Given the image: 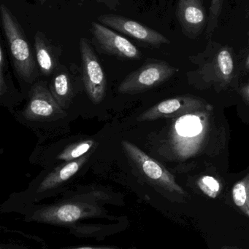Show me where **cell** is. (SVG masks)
I'll return each mask as SVG.
<instances>
[{
	"mask_svg": "<svg viewBox=\"0 0 249 249\" xmlns=\"http://www.w3.org/2000/svg\"><path fill=\"white\" fill-rule=\"evenodd\" d=\"M49 89L62 109L68 107L74 96V90L70 74L67 70H64V67H61L56 73Z\"/></svg>",
	"mask_w": 249,
	"mask_h": 249,
	"instance_id": "12",
	"label": "cell"
},
{
	"mask_svg": "<svg viewBox=\"0 0 249 249\" xmlns=\"http://www.w3.org/2000/svg\"><path fill=\"white\" fill-rule=\"evenodd\" d=\"M79 48L85 89L92 103L99 105L106 95L107 78L105 71L86 38H80Z\"/></svg>",
	"mask_w": 249,
	"mask_h": 249,
	"instance_id": "4",
	"label": "cell"
},
{
	"mask_svg": "<svg viewBox=\"0 0 249 249\" xmlns=\"http://www.w3.org/2000/svg\"><path fill=\"white\" fill-rule=\"evenodd\" d=\"M232 196L235 206L249 217V174L233 186Z\"/></svg>",
	"mask_w": 249,
	"mask_h": 249,
	"instance_id": "14",
	"label": "cell"
},
{
	"mask_svg": "<svg viewBox=\"0 0 249 249\" xmlns=\"http://www.w3.org/2000/svg\"><path fill=\"white\" fill-rule=\"evenodd\" d=\"M211 107L209 104L192 96H178L167 99L143 112L137 117L139 122L156 121L161 118H174L196 113Z\"/></svg>",
	"mask_w": 249,
	"mask_h": 249,
	"instance_id": "8",
	"label": "cell"
},
{
	"mask_svg": "<svg viewBox=\"0 0 249 249\" xmlns=\"http://www.w3.org/2000/svg\"><path fill=\"white\" fill-rule=\"evenodd\" d=\"M176 68L159 60L149 59L125 77L118 88L122 94H137L151 90L172 77Z\"/></svg>",
	"mask_w": 249,
	"mask_h": 249,
	"instance_id": "2",
	"label": "cell"
},
{
	"mask_svg": "<svg viewBox=\"0 0 249 249\" xmlns=\"http://www.w3.org/2000/svg\"><path fill=\"white\" fill-rule=\"evenodd\" d=\"M89 155H86L75 160L66 162L57 166L52 172L50 173L39 184L38 192L45 191L55 188L60 184L67 181L78 172L89 159Z\"/></svg>",
	"mask_w": 249,
	"mask_h": 249,
	"instance_id": "11",
	"label": "cell"
},
{
	"mask_svg": "<svg viewBox=\"0 0 249 249\" xmlns=\"http://www.w3.org/2000/svg\"><path fill=\"white\" fill-rule=\"evenodd\" d=\"M224 0H211L209 9V18H208L206 34L208 36H211L216 30L219 23V17L222 13Z\"/></svg>",
	"mask_w": 249,
	"mask_h": 249,
	"instance_id": "18",
	"label": "cell"
},
{
	"mask_svg": "<svg viewBox=\"0 0 249 249\" xmlns=\"http://www.w3.org/2000/svg\"><path fill=\"white\" fill-rule=\"evenodd\" d=\"M64 109L57 103L50 89L42 82L35 83L30 91L29 102L23 112L29 121H51L63 118Z\"/></svg>",
	"mask_w": 249,
	"mask_h": 249,
	"instance_id": "7",
	"label": "cell"
},
{
	"mask_svg": "<svg viewBox=\"0 0 249 249\" xmlns=\"http://www.w3.org/2000/svg\"><path fill=\"white\" fill-rule=\"evenodd\" d=\"M38 1H39V2L41 3V4H44V3H45V1H47V0H38Z\"/></svg>",
	"mask_w": 249,
	"mask_h": 249,
	"instance_id": "24",
	"label": "cell"
},
{
	"mask_svg": "<svg viewBox=\"0 0 249 249\" xmlns=\"http://www.w3.org/2000/svg\"><path fill=\"white\" fill-rule=\"evenodd\" d=\"M6 67V55L2 45L0 47V95L1 96L7 91V85L4 77V70Z\"/></svg>",
	"mask_w": 249,
	"mask_h": 249,
	"instance_id": "19",
	"label": "cell"
},
{
	"mask_svg": "<svg viewBox=\"0 0 249 249\" xmlns=\"http://www.w3.org/2000/svg\"><path fill=\"white\" fill-rule=\"evenodd\" d=\"M246 67L249 70V55L248 58H247V62H246Z\"/></svg>",
	"mask_w": 249,
	"mask_h": 249,
	"instance_id": "22",
	"label": "cell"
},
{
	"mask_svg": "<svg viewBox=\"0 0 249 249\" xmlns=\"http://www.w3.org/2000/svg\"><path fill=\"white\" fill-rule=\"evenodd\" d=\"M86 0H80V2H83ZM97 3L104 4L105 7L109 8L110 10H115L119 4L118 0H95Z\"/></svg>",
	"mask_w": 249,
	"mask_h": 249,
	"instance_id": "20",
	"label": "cell"
},
{
	"mask_svg": "<svg viewBox=\"0 0 249 249\" xmlns=\"http://www.w3.org/2000/svg\"><path fill=\"white\" fill-rule=\"evenodd\" d=\"M57 217L63 222H73L78 220L82 215L81 208L77 204L67 203L58 208Z\"/></svg>",
	"mask_w": 249,
	"mask_h": 249,
	"instance_id": "16",
	"label": "cell"
},
{
	"mask_svg": "<svg viewBox=\"0 0 249 249\" xmlns=\"http://www.w3.org/2000/svg\"><path fill=\"white\" fill-rule=\"evenodd\" d=\"M121 144L127 157L151 182L171 193L185 194V191L178 185L173 176L160 162L151 158L132 142L124 140Z\"/></svg>",
	"mask_w": 249,
	"mask_h": 249,
	"instance_id": "3",
	"label": "cell"
},
{
	"mask_svg": "<svg viewBox=\"0 0 249 249\" xmlns=\"http://www.w3.org/2000/svg\"><path fill=\"white\" fill-rule=\"evenodd\" d=\"M93 43L100 52L123 60H139L141 51L128 39L114 29L98 23H91Z\"/></svg>",
	"mask_w": 249,
	"mask_h": 249,
	"instance_id": "5",
	"label": "cell"
},
{
	"mask_svg": "<svg viewBox=\"0 0 249 249\" xmlns=\"http://www.w3.org/2000/svg\"><path fill=\"white\" fill-rule=\"evenodd\" d=\"M35 49L36 61L41 73L51 75L58 66L59 51L46 35L38 31L35 35Z\"/></svg>",
	"mask_w": 249,
	"mask_h": 249,
	"instance_id": "10",
	"label": "cell"
},
{
	"mask_svg": "<svg viewBox=\"0 0 249 249\" xmlns=\"http://www.w3.org/2000/svg\"><path fill=\"white\" fill-rule=\"evenodd\" d=\"M97 20L99 23L115 32L127 35L148 46L159 47L165 44L171 43L170 39L162 34L126 16L103 14L98 16Z\"/></svg>",
	"mask_w": 249,
	"mask_h": 249,
	"instance_id": "6",
	"label": "cell"
},
{
	"mask_svg": "<svg viewBox=\"0 0 249 249\" xmlns=\"http://www.w3.org/2000/svg\"><path fill=\"white\" fill-rule=\"evenodd\" d=\"M175 13L187 37L196 39L206 29L209 17L201 0H178Z\"/></svg>",
	"mask_w": 249,
	"mask_h": 249,
	"instance_id": "9",
	"label": "cell"
},
{
	"mask_svg": "<svg viewBox=\"0 0 249 249\" xmlns=\"http://www.w3.org/2000/svg\"><path fill=\"white\" fill-rule=\"evenodd\" d=\"M95 143V141L89 139V140L80 141L69 145L58 155L57 159L65 161V162H70V161L78 159L87 155L88 152L93 147Z\"/></svg>",
	"mask_w": 249,
	"mask_h": 249,
	"instance_id": "15",
	"label": "cell"
},
{
	"mask_svg": "<svg viewBox=\"0 0 249 249\" xmlns=\"http://www.w3.org/2000/svg\"><path fill=\"white\" fill-rule=\"evenodd\" d=\"M222 249H233L230 248V247H222Z\"/></svg>",
	"mask_w": 249,
	"mask_h": 249,
	"instance_id": "25",
	"label": "cell"
},
{
	"mask_svg": "<svg viewBox=\"0 0 249 249\" xmlns=\"http://www.w3.org/2000/svg\"><path fill=\"white\" fill-rule=\"evenodd\" d=\"M241 96H242L244 102L249 105V83L243 88L242 90H241Z\"/></svg>",
	"mask_w": 249,
	"mask_h": 249,
	"instance_id": "21",
	"label": "cell"
},
{
	"mask_svg": "<svg viewBox=\"0 0 249 249\" xmlns=\"http://www.w3.org/2000/svg\"><path fill=\"white\" fill-rule=\"evenodd\" d=\"M214 65L219 77L230 82L232 77L234 70V61L230 48L228 46L218 45L217 51L215 53Z\"/></svg>",
	"mask_w": 249,
	"mask_h": 249,
	"instance_id": "13",
	"label": "cell"
},
{
	"mask_svg": "<svg viewBox=\"0 0 249 249\" xmlns=\"http://www.w3.org/2000/svg\"><path fill=\"white\" fill-rule=\"evenodd\" d=\"M248 36H249V33H248Z\"/></svg>",
	"mask_w": 249,
	"mask_h": 249,
	"instance_id": "26",
	"label": "cell"
},
{
	"mask_svg": "<svg viewBox=\"0 0 249 249\" xmlns=\"http://www.w3.org/2000/svg\"><path fill=\"white\" fill-rule=\"evenodd\" d=\"M197 184L200 190L211 198H216L220 193V183L211 176H203L200 177Z\"/></svg>",
	"mask_w": 249,
	"mask_h": 249,
	"instance_id": "17",
	"label": "cell"
},
{
	"mask_svg": "<svg viewBox=\"0 0 249 249\" xmlns=\"http://www.w3.org/2000/svg\"><path fill=\"white\" fill-rule=\"evenodd\" d=\"M77 249H93L90 248V247H83V248H80Z\"/></svg>",
	"mask_w": 249,
	"mask_h": 249,
	"instance_id": "23",
	"label": "cell"
},
{
	"mask_svg": "<svg viewBox=\"0 0 249 249\" xmlns=\"http://www.w3.org/2000/svg\"><path fill=\"white\" fill-rule=\"evenodd\" d=\"M0 16L15 70L26 83H32L36 73V63L24 30L5 4L0 6Z\"/></svg>",
	"mask_w": 249,
	"mask_h": 249,
	"instance_id": "1",
	"label": "cell"
}]
</instances>
